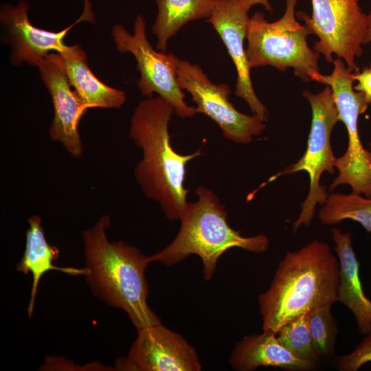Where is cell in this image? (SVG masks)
<instances>
[{
  "instance_id": "6da1fadb",
  "label": "cell",
  "mask_w": 371,
  "mask_h": 371,
  "mask_svg": "<svg viewBox=\"0 0 371 371\" xmlns=\"http://www.w3.org/2000/svg\"><path fill=\"white\" fill-rule=\"evenodd\" d=\"M339 268L338 258L322 241L288 251L258 298L263 330L277 333L312 309L338 302Z\"/></svg>"
},
{
  "instance_id": "7a4b0ae2",
  "label": "cell",
  "mask_w": 371,
  "mask_h": 371,
  "mask_svg": "<svg viewBox=\"0 0 371 371\" xmlns=\"http://www.w3.org/2000/svg\"><path fill=\"white\" fill-rule=\"evenodd\" d=\"M172 106L160 96L140 102L131 118L129 136L143 152L135 169V179L146 197L158 203L166 216L179 220L187 204L184 186L188 163L201 155L199 150L183 155L170 143L168 124Z\"/></svg>"
},
{
  "instance_id": "3957f363",
  "label": "cell",
  "mask_w": 371,
  "mask_h": 371,
  "mask_svg": "<svg viewBox=\"0 0 371 371\" xmlns=\"http://www.w3.org/2000/svg\"><path fill=\"white\" fill-rule=\"evenodd\" d=\"M109 225L110 217L103 214L83 231L87 283L95 297L124 310L137 329L161 324L147 303L145 271L149 257L123 241H109Z\"/></svg>"
},
{
  "instance_id": "277c9868",
  "label": "cell",
  "mask_w": 371,
  "mask_h": 371,
  "mask_svg": "<svg viewBox=\"0 0 371 371\" xmlns=\"http://www.w3.org/2000/svg\"><path fill=\"white\" fill-rule=\"evenodd\" d=\"M197 200L188 203L179 220L181 227L174 240L161 251L148 256L172 266L191 254L199 256L203 262V275L210 280L220 256L227 249L238 247L254 254L265 252L269 245L267 236L259 234L245 237L230 227L224 205L215 193L205 186L196 188Z\"/></svg>"
},
{
  "instance_id": "5b68a950",
  "label": "cell",
  "mask_w": 371,
  "mask_h": 371,
  "mask_svg": "<svg viewBox=\"0 0 371 371\" xmlns=\"http://www.w3.org/2000/svg\"><path fill=\"white\" fill-rule=\"evenodd\" d=\"M297 0H285V10L278 20L267 21L256 12L247 25L246 56L251 68L269 65L286 71L292 68L302 81H311V74L319 71V53L307 43L310 32L296 19Z\"/></svg>"
},
{
  "instance_id": "8992f818",
  "label": "cell",
  "mask_w": 371,
  "mask_h": 371,
  "mask_svg": "<svg viewBox=\"0 0 371 371\" xmlns=\"http://www.w3.org/2000/svg\"><path fill=\"white\" fill-rule=\"evenodd\" d=\"M330 74L319 71L311 74V80L329 86L333 92L339 121L347 130L348 148L345 153L337 158L335 168L338 175L331 183L329 191L337 186L348 185L352 192L371 198V151L363 146L359 132V117L368 109L363 95L353 88L352 71L343 59L337 58L333 62Z\"/></svg>"
},
{
  "instance_id": "52a82bcc",
  "label": "cell",
  "mask_w": 371,
  "mask_h": 371,
  "mask_svg": "<svg viewBox=\"0 0 371 371\" xmlns=\"http://www.w3.org/2000/svg\"><path fill=\"white\" fill-rule=\"evenodd\" d=\"M302 95L308 101L312 119L307 147L302 157L284 170L272 176L269 183L281 175H293L305 171L309 177V190L301 203V211L293 223V232L303 225L309 226L315 216L316 205H323L328 193L326 186L320 183L323 172L334 174L335 157L331 146V134L339 121L338 110L332 89L327 86L320 92L313 93L308 90Z\"/></svg>"
},
{
  "instance_id": "ba28073f",
  "label": "cell",
  "mask_w": 371,
  "mask_h": 371,
  "mask_svg": "<svg viewBox=\"0 0 371 371\" xmlns=\"http://www.w3.org/2000/svg\"><path fill=\"white\" fill-rule=\"evenodd\" d=\"M311 16L302 11L296 16L317 36L313 49L329 63L335 54L352 72L359 71L356 60L363 55L366 30V14L359 0H311Z\"/></svg>"
},
{
  "instance_id": "9c48e42d",
  "label": "cell",
  "mask_w": 371,
  "mask_h": 371,
  "mask_svg": "<svg viewBox=\"0 0 371 371\" xmlns=\"http://www.w3.org/2000/svg\"><path fill=\"white\" fill-rule=\"evenodd\" d=\"M111 33L116 49L120 53L129 52L137 61L140 73L137 86L142 95L153 97L154 93L167 101L179 117H192L198 113L195 106L184 100V93L177 82L173 54L157 52L150 44L146 33V22L142 15L135 21L133 34L120 25L113 26Z\"/></svg>"
},
{
  "instance_id": "30bf717a",
  "label": "cell",
  "mask_w": 371,
  "mask_h": 371,
  "mask_svg": "<svg viewBox=\"0 0 371 371\" xmlns=\"http://www.w3.org/2000/svg\"><path fill=\"white\" fill-rule=\"evenodd\" d=\"M175 66L180 88L190 93L198 113L214 121L226 139L247 144L263 133L264 120L257 115L240 112L229 101L231 89L227 85L214 83L199 65L177 57Z\"/></svg>"
},
{
  "instance_id": "8fae6325",
  "label": "cell",
  "mask_w": 371,
  "mask_h": 371,
  "mask_svg": "<svg viewBox=\"0 0 371 371\" xmlns=\"http://www.w3.org/2000/svg\"><path fill=\"white\" fill-rule=\"evenodd\" d=\"M126 359H119L115 368L136 371H199L194 347L180 334L161 324L143 327Z\"/></svg>"
},
{
  "instance_id": "7c38bea8",
  "label": "cell",
  "mask_w": 371,
  "mask_h": 371,
  "mask_svg": "<svg viewBox=\"0 0 371 371\" xmlns=\"http://www.w3.org/2000/svg\"><path fill=\"white\" fill-rule=\"evenodd\" d=\"M36 66L51 95L54 109L49 137L52 140L60 142L73 157L80 158L83 147L78 125L89 108L71 89L59 54L49 53Z\"/></svg>"
},
{
  "instance_id": "4fadbf2b",
  "label": "cell",
  "mask_w": 371,
  "mask_h": 371,
  "mask_svg": "<svg viewBox=\"0 0 371 371\" xmlns=\"http://www.w3.org/2000/svg\"><path fill=\"white\" fill-rule=\"evenodd\" d=\"M248 12L240 0H216L207 21L218 34L235 65L236 95L247 103L253 114L265 121L268 111L254 91L244 47L249 21Z\"/></svg>"
},
{
  "instance_id": "5bb4252c",
  "label": "cell",
  "mask_w": 371,
  "mask_h": 371,
  "mask_svg": "<svg viewBox=\"0 0 371 371\" xmlns=\"http://www.w3.org/2000/svg\"><path fill=\"white\" fill-rule=\"evenodd\" d=\"M28 5L25 1L17 5L5 4L1 8L0 19L6 27L12 45V62L20 65L25 62L36 66L50 52H63L68 47L64 38L69 30L82 21L94 22L91 3L85 0V9L80 17L60 32H51L34 26L27 16Z\"/></svg>"
},
{
  "instance_id": "9a60e30c",
  "label": "cell",
  "mask_w": 371,
  "mask_h": 371,
  "mask_svg": "<svg viewBox=\"0 0 371 371\" xmlns=\"http://www.w3.org/2000/svg\"><path fill=\"white\" fill-rule=\"evenodd\" d=\"M339 262L338 302L355 315L361 334L371 333V300L365 295L359 277V262L353 250L352 235L339 228L331 229Z\"/></svg>"
},
{
  "instance_id": "2e32d148",
  "label": "cell",
  "mask_w": 371,
  "mask_h": 371,
  "mask_svg": "<svg viewBox=\"0 0 371 371\" xmlns=\"http://www.w3.org/2000/svg\"><path fill=\"white\" fill-rule=\"evenodd\" d=\"M229 362L239 371H252L260 366L307 371L315 366L294 356L279 342L276 333L271 330L245 336L236 344Z\"/></svg>"
},
{
  "instance_id": "e0dca14e",
  "label": "cell",
  "mask_w": 371,
  "mask_h": 371,
  "mask_svg": "<svg viewBox=\"0 0 371 371\" xmlns=\"http://www.w3.org/2000/svg\"><path fill=\"white\" fill-rule=\"evenodd\" d=\"M29 228L26 232L25 248L23 256L16 265L18 271L32 275V286L27 307L30 318L33 313L38 286L42 276L49 271H58L70 276H86L87 269L71 267H57L53 262L58 258L59 249L47 240L42 225V219L33 215L28 219Z\"/></svg>"
},
{
  "instance_id": "ac0fdd59",
  "label": "cell",
  "mask_w": 371,
  "mask_h": 371,
  "mask_svg": "<svg viewBox=\"0 0 371 371\" xmlns=\"http://www.w3.org/2000/svg\"><path fill=\"white\" fill-rule=\"evenodd\" d=\"M59 54L69 83L89 109L120 108L123 105L125 92L106 85L95 76L80 46H68Z\"/></svg>"
},
{
  "instance_id": "d6986e66",
  "label": "cell",
  "mask_w": 371,
  "mask_h": 371,
  "mask_svg": "<svg viewBox=\"0 0 371 371\" xmlns=\"http://www.w3.org/2000/svg\"><path fill=\"white\" fill-rule=\"evenodd\" d=\"M216 0H156L158 13L152 30L157 49L164 52L168 40L192 21L208 19Z\"/></svg>"
},
{
  "instance_id": "ffe728a7",
  "label": "cell",
  "mask_w": 371,
  "mask_h": 371,
  "mask_svg": "<svg viewBox=\"0 0 371 371\" xmlns=\"http://www.w3.org/2000/svg\"><path fill=\"white\" fill-rule=\"evenodd\" d=\"M318 217L324 225H334L346 219L361 224L371 232V198L352 192H332L319 210Z\"/></svg>"
},
{
  "instance_id": "44dd1931",
  "label": "cell",
  "mask_w": 371,
  "mask_h": 371,
  "mask_svg": "<svg viewBox=\"0 0 371 371\" xmlns=\"http://www.w3.org/2000/svg\"><path fill=\"white\" fill-rule=\"evenodd\" d=\"M333 304L316 307L306 313V321L314 347L321 357L335 355L337 322L331 313Z\"/></svg>"
},
{
  "instance_id": "7402d4cb",
  "label": "cell",
  "mask_w": 371,
  "mask_h": 371,
  "mask_svg": "<svg viewBox=\"0 0 371 371\" xmlns=\"http://www.w3.org/2000/svg\"><path fill=\"white\" fill-rule=\"evenodd\" d=\"M279 342L294 356L315 366L320 356L316 351L306 321V314L284 324L276 333Z\"/></svg>"
},
{
  "instance_id": "603a6c76",
  "label": "cell",
  "mask_w": 371,
  "mask_h": 371,
  "mask_svg": "<svg viewBox=\"0 0 371 371\" xmlns=\"http://www.w3.org/2000/svg\"><path fill=\"white\" fill-rule=\"evenodd\" d=\"M371 362V333L366 335L351 352L336 358L335 367L340 371H357Z\"/></svg>"
},
{
  "instance_id": "cb8c5ba5",
  "label": "cell",
  "mask_w": 371,
  "mask_h": 371,
  "mask_svg": "<svg viewBox=\"0 0 371 371\" xmlns=\"http://www.w3.org/2000/svg\"><path fill=\"white\" fill-rule=\"evenodd\" d=\"M352 76L357 84L353 86L354 89L361 93L369 105L371 104V63L369 66L364 67L361 71H354Z\"/></svg>"
},
{
  "instance_id": "d4e9b609",
  "label": "cell",
  "mask_w": 371,
  "mask_h": 371,
  "mask_svg": "<svg viewBox=\"0 0 371 371\" xmlns=\"http://www.w3.org/2000/svg\"><path fill=\"white\" fill-rule=\"evenodd\" d=\"M243 6L247 10L258 4H260L265 7V8L270 12H273L272 7L270 4L269 0H240Z\"/></svg>"
},
{
  "instance_id": "484cf974",
  "label": "cell",
  "mask_w": 371,
  "mask_h": 371,
  "mask_svg": "<svg viewBox=\"0 0 371 371\" xmlns=\"http://www.w3.org/2000/svg\"><path fill=\"white\" fill-rule=\"evenodd\" d=\"M371 42V11L366 14V30L363 37V44Z\"/></svg>"
},
{
  "instance_id": "4316f807",
  "label": "cell",
  "mask_w": 371,
  "mask_h": 371,
  "mask_svg": "<svg viewBox=\"0 0 371 371\" xmlns=\"http://www.w3.org/2000/svg\"><path fill=\"white\" fill-rule=\"evenodd\" d=\"M368 146H369V150L371 151V139L368 143Z\"/></svg>"
}]
</instances>
